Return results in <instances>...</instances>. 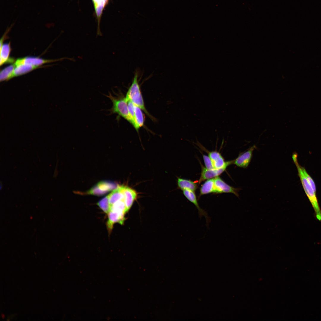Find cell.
Returning <instances> with one entry per match:
<instances>
[{
	"label": "cell",
	"instance_id": "3957f363",
	"mask_svg": "<svg viewBox=\"0 0 321 321\" xmlns=\"http://www.w3.org/2000/svg\"><path fill=\"white\" fill-rule=\"evenodd\" d=\"M112 103L113 106L110 111L112 114L117 113L126 120L132 125L133 122L130 116L128 102L125 98L117 97L110 93L107 96Z\"/></svg>",
	"mask_w": 321,
	"mask_h": 321
},
{
	"label": "cell",
	"instance_id": "d6986e66",
	"mask_svg": "<svg viewBox=\"0 0 321 321\" xmlns=\"http://www.w3.org/2000/svg\"><path fill=\"white\" fill-rule=\"evenodd\" d=\"M15 66L13 64L3 69L0 73L1 81H7L12 78V75Z\"/></svg>",
	"mask_w": 321,
	"mask_h": 321
},
{
	"label": "cell",
	"instance_id": "8992f818",
	"mask_svg": "<svg viewBox=\"0 0 321 321\" xmlns=\"http://www.w3.org/2000/svg\"><path fill=\"white\" fill-rule=\"evenodd\" d=\"M256 148V146L254 145L246 151L240 152L234 160V164L239 167L247 168L252 158L253 152Z\"/></svg>",
	"mask_w": 321,
	"mask_h": 321
},
{
	"label": "cell",
	"instance_id": "603a6c76",
	"mask_svg": "<svg viewBox=\"0 0 321 321\" xmlns=\"http://www.w3.org/2000/svg\"><path fill=\"white\" fill-rule=\"evenodd\" d=\"M302 169L303 173L305 176V177H306V179L308 181V182L309 183L311 187L312 188L314 191L315 193H316V187L314 181L312 179L311 177L307 173L305 168L303 167H302Z\"/></svg>",
	"mask_w": 321,
	"mask_h": 321
},
{
	"label": "cell",
	"instance_id": "d4e9b609",
	"mask_svg": "<svg viewBox=\"0 0 321 321\" xmlns=\"http://www.w3.org/2000/svg\"><path fill=\"white\" fill-rule=\"evenodd\" d=\"M129 112L133 122L132 125L134 127L135 125L134 117L135 111L134 105L130 101H127Z\"/></svg>",
	"mask_w": 321,
	"mask_h": 321
},
{
	"label": "cell",
	"instance_id": "44dd1931",
	"mask_svg": "<svg viewBox=\"0 0 321 321\" xmlns=\"http://www.w3.org/2000/svg\"><path fill=\"white\" fill-rule=\"evenodd\" d=\"M110 211L122 212H127L124 200H119L111 206Z\"/></svg>",
	"mask_w": 321,
	"mask_h": 321
},
{
	"label": "cell",
	"instance_id": "52a82bcc",
	"mask_svg": "<svg viewBox=\"0 0 321 321\" xmlns=\"http://www.w3.org/2000/svg\"><path fill=\"white\" fill-rule=\"evenodd\" d=\"M124 213L110 211L108 213V220L107 227L108 232L111 233L114 224L118 223L122 225L125 220Z\"/></svg>",
	"mask_w": 321,
	"mask_h": 321
},
{
	"label": "cell",
	"instance_id": "5bb4252c",
	"mask_svg": "<svg viewBox=\"0 0 321 321\" xmlns=\"http://www.w3.org/2000/svg\"><path fill=\"white\" fill-rule=\"evenodd\" d=\"M213 193H215L214 178L207 180L200 188L199 196Z\"/></svg>",
	"mask_w": 321,
	"mask_h": 321
},
{
	"label": "cell",
	"instance_id": "2e32d148",
	"mask_svg": "<svg viewBox=\"0 0 321 321\" xmlns=\"http://www.w3.org/2000/svg\"><path fill=\"white\" fill-rule=\"evenodd\" d=\"M141 109L134 105L135 125L134 128L137 131L144 125V118Z\"/></svg>",
	"mask_w": 321,
	"mask_h": 321
},
{
	"label": "cell",
	"instance_id": "7a4b0ae2",
	"mask_svg": "<svg viewBox=\"0 0 321 321\" xmlns=\"http://www.w3.org/2000/svg\"><path fill=\"white\" fill-rule=\"evenodd\" d=\"M127 101L131 102L134 105L140 108L148 114L145 108L143 98L138 81V75L136 73L132 83L129 88L125 97Z\"/></svg>",
	"mask_w": 321,
	"mask_h": 321
},
{
	"label": "cell",
	"instance_id": "cb8c5ba5",
	"mask_svg": "<svg viewBox=\"0 0 321 321\" xmlns=\"http://www.w3.org/2000/svg\"><path fill=\"white\" fill-rule=\"evenodd\" d=\"M203 158L206 168L209 169L215 168L211 160L208 155L203 154Z\"/></svg>",
	"mask_w": 321,
	"mask_h": 321
},
{
	"label": "cell",
	"instance_id": "7402d4cb",
	"mask_svg": "<svg viewBox=\"0 0 321 321\" xmlns=\"http://www.w3.org/2000/svg\"><path fill=\"white\" fill-rule=\"evenodd\" d=\"M86 193L88 194L97 196H102L107 193L106 192L101 190L97 184L91 188Z\"/></svg>",
	"mask_w": 321,
	"mask_h": 321
},
{
	"label": "cell",
	"instance_id": "4fadbf2b",
	"mask_svg": "<svg viewBox=\"0 0 321 321\" xmlns=\"http://www.w3.org/2000/svg\"><path fill=\"white\" fill-rule=\"evenodd\" d=\"M123 186H120L118 188L115 189L108 195V200L110 206L117 202L124 200V196L123 193Z\"/></svg>",
	"mask_w": 321,
	"mask_h": 321
},
{
	"label": "cell",
	"instance_id": "277c9868",
	"mask_svg": "<svg viewBox=\"0 0 321 321\" xmlns=\"http://www.w3.org/2000/svg\"><path fill=\"white\" fill-rule=\"evenodd\" d=\"M234 160L227 161L226 164L223 167L211 169H207L201 164L202 171L200 177L198 181L199 184L206 180L218 176L225 170L228 166L234 163Z\"/></svg>",
	"mask_w": 321,
	"mask_h": 321
},
{
	"label": "cell",
	"instance_id": "7c38bea8",
	"mask_svg": "<svg viewBox=\"0 0 321 321\" xmlns=\"http://www.w3.org/2000/svg\"><path fill=\"white\" fill-rule=\"evenodd\" d=\"M38 67L26 64H21L16 66L14 70L12 78L26 74Z\"/></svg>",
	"mask_w": 321,
	"mask_h": 321
},
{
	"label": "cell",
	"instance_id": "ffe728a7",
	"mask_svg": "<svg viewBox=\"0 0 321 321\" xmlns=\"http://www.w3.org/2000/svg\"><path fill=\"white\" fill-rule=\"evenodd\" d=\"M97 204L105 213L108 214L110 211L111 206L109 202L108 195L101 199Z\"/></svg>",
	"mask_w": 321,
	"mask_h": 321
},
{
	"label": "cell",
	"instance_id": "9a60e30c",
	"mask_svg": "<svg viewBox=\"0 0 321 321\" xmlns=\"http://www.w3.org/2000/svg\"><path fill=\"white\" fill-rule=\"evenodd\" d=\"M177 185L179 188L182 190L187 189L195 191L197 188L196 183L189 180L180 178H178Z\"/></svg>",
	"mask_w": 321,
	"mask_h": 321
},
{
	"label": "cell",
	"instance_id": "9c48e42d",
	"mask_svg": "<svg viewBox=\"0 0 321 321\" xmlns=\"http://www.w3.org/2000/svg\"><path fill=\"white\" fill-rule=\"evenodd\" d=\"M184 195L191 202L193 203L196 207L199 212L200 217L204 216L207 220V223L209 221V218L206 212L201 208L198 204L195 191L187 189L183 190Z\"/></svg>",
	"mask_w": 321,
	"mask_h": 321
},
{
	"label": "cell",
	"instance_id": "5b68a950",
	"mask_svg": "<svg viewBox=\"0 0 321 321\" xmlns=\"http://www.w3.org/2000/svg\"><path fill=\"white\" fill-rule=\"evenodd\" d=\"M215 193H231L239 197L238 192L241 189L235 188L227 184L218 176L214 178Z\"/></svg>",
	"mask_w": 321,
	"mask_h": 321
},
{
	"label": "cell",
	"instance_id": "30bf717a",
	"mask_svg": "<svg viewBox=\"0 0 321 321\" xmlns=\"http://www.w3.org/2000/svg\"><path fill=\"white\" fill-rule=\"evenodd\" d=\"M123 193L124 196V202L127 212L131 207L137 197L136 191L128 187L123 185Z\"/></svg>",
	"mask_w": 321,
	"mask_h": 321
},
{
	"label": "cell",
	"instance_id": "6da1fadb",
	"mask_svg": "<svg viewBox=\"0 0 321 321\" xmlns=\"http://www.w3.org/2000/svg\"><path fill=\"white\" fill-rule=\"evenodd\" d=\"M293 160L297 167L298 175L303 188L314 210L317 219L321 221V210L319 206L315 193L306 179L302 171V167L298 162V155L294 153L292 156Z\"/></svg>",
	"mask_w": 321,
	"mask_h": 321
},
{
	"label": "cell",
	"instance_id": "e0dca14e",
	"mask_svg": "<svg viewBox=\"0 0 321 321\" xmlns=\"http://www.w3.org/2000/svg\"><path fill=\"white\" fill-rule=\"evenodd\" d=\"M0 64L3 65L7 62L11 51L10 43L4 44L0 48Z\"/></svg>",
	"mask_w": 321,
	"mask_h": 321
},
{
	"label": "cell",
	"instance_id": "ba28073f",
	"mask_svg": "<svg viewBox=\"0 0 321 321\" xmlns=\"http://www.w3.org/2000/svg\"><path fill=\"white\" fill-rule=\"evenodd\" d=\"M55 61L47 60L37 57H26L19 58L15 62V66L21 64H26L39 67L41 65Z\"/></svg>",
	"mask_w": 321,
	"mask_h": 321
},
{
	"label": "cell",
	"instance_id": "ac0fdd59",
	"mask_svg": "<svg viewBox=\"0 0 321 321\" xmlns=\"http://www.w3.org/2000/svg\"><path fill=\"white\" fill-rule=\"evenodd\" d=\"M97 185L101 190L107 193L118 188L120 186L117 183L108 181H101Z\"/></svg>",
	"mask_w": 321,
	"mask_h": 321
},
{
	"label": "cell",
	"instance_id": "8fae6325",
	"mask_svg": "<svg viewBox=\"0 0 321 321\" xmlns=\"http://www.w3.org/2000/svg\"><path fill=\"white\" fill-rule=\"evenodd\" d=\"M207 152L215 168H221L225 165L226 161H225L224 158L219 152L215 151H207Z\"/></svg>",
	"mask_w": 321,
	"mask_h": 321
}]
</instances>
